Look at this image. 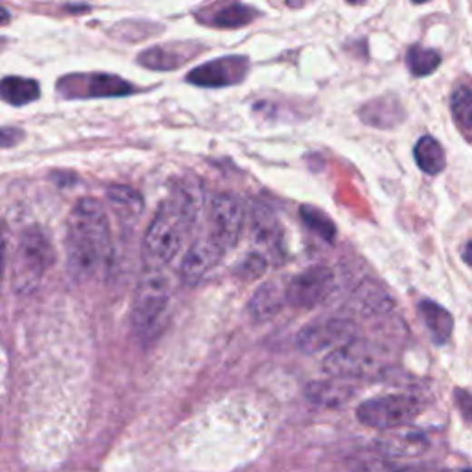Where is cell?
<instances>
[{"label":"cell","mask_w":472,"mask_h":472,"mask_svg":"<svg viewBox=\"0 0 472 472\" xmlns=\"http://www.w3.org/2000/svg\"><path fill=\"white\" fill-rule=\"evenodd\" d=\"M202 203L203 194L202 189L196 187V182L180 183L161 202L143 241V261L146 268L164 270L180 255L194 229Z\"/></svg>","instance_id":"6da1fadb"},{"label":"cell","mask_w":472,"mask_h":472,"mask_svg":"<svg viewBox=\"0 0 472 472\" xmlns=\"http://www.w3.org/2000/svg\"><path fill=\"white\" fill-rule=\"evenodd\" d=\"M113 241L103 205L94 198H82L69 214L65 234L67 271L74 280H91L111 261Z\"/></svg>","instance_id":"7a4b0ae2"},{"label":"cell","mask_w":472,"mask_h":472,"mask_svg":"<svg viewBox=\"0 0 472 472\" xmlns=\"http://www.w3.org/2000/svg\"><path fill=\"white\" fill-rule=\"evenodd\" d=\"M172 303V284L159 268H146L132 303V325L141 339H153L162 330Z\"/></svg>","instance_id":"3957f363"},{"label":"cell","mask_w":472,"mask_h":472,"mask_svg":"<svg viewBox=\"0 0 472 472\" xmlns=\"http://www.w3.org/2000/svg\"><path fill=\"white\" fill-rule=\"evenodd\" d=\"M55 261L48 236L37 229H26L21 236L14 261V288L19 293L34 291Z\"/></svg>","instance_id":"277c9868"},{"label":"cell","mask_w":472,"mask_h":472,"mask_svg":"<svg viewBox=\"0 0 472 472\" xmlns=\"http://www.w3.org/2000/svg\"><path fill=\"white\" fill-rule=\"evenodd\" d=\"M382 349L369 339L354 338L352 341L329 352L323 362V371L329 377L339 379H362L382 368Z\"/></svg>","instance_id":"5b68a950"},{"label":"cell","mask_w":472,"mask_h":472,"mask_svg":"<svg viewBox=\"0 0 472 472\" xmlns=\"http://www.w3.org/2000/svg\"><path fill=\"white\" fill-rule=\"evenodd\" d=\"M421 404L408 395H384L359 406V421L369 428L389 430L411 423L419 416Z\"/></svg>","instance_id":"8992f818"},{"label":"cell","mask_w":472,"mask_h":472,"mask_svg":"<svg viewBox=\"0 0 472 472\" xmlns=\"http://www.w3.org/2000/svg\"><path fill=\"white\" fill-rule=\"evenodd\" d=\"M336 288V275L327 266H312L286 282L288 307L312 310L320 307Z\"/></svg>","instance_id":"52a82bcc"},{"label":"cell","mask_w":472,"mask_h":472,"mask_svg":"<svg viewBox=\"0 0 472 472\" xmlns=\"http://www.w3.org/2000/svg\"><path fill=\"white\" fill-rule=\"evenodd\" d=\"M246 227V207L232 194H216L209 207L207 232L225 250L239 244Z\"/></svg>","instance_id":"ba28073f"},{"label":"cell","mask_w":472,"mask_h":472,"mask_svg":"<svg viewBox=\"0 0 472 472\" xmlns=\"http://www.w3.org/2000/svg\"><path fill=\"white\" fill-rule=\"evenodd\" d=\"M359 338V327L347 318H321L298 334V347L307 354H329L338 347Z\"/></svg>","instance_id":"9c48e42d"},{"label":"cell","mask_w":472,"mask_h":472,"mask_svg":"<svg viewBox=\"0 0 472 472\" xmlns=\"http://www.w3.org/2000/svg\"><path fill=\"white\" fill-rule=\"evenodd\" d=\"M250 227L255 251L264 255L270 264L282 262V227L275 212L262 203H253L250 211Z\"/></svg>","instance_id":"30bf717a"},{"label":"cell","mask_w":472,"mask_h":472,"mask_svg":"<svg viewBox=\"0 0 472 472\" xmlns=\"http://www.w3.org/2000/svg\"><path fill=\"white\" fill-rule=\"evenodd\" d=\"M227 251L212 239L209 232H205L200 239H196L189 251L185 253L180 268V275L185 284H198L202 282L223 259Z\"/></svg>","instance_id":"8fae6325"},{"label":"cell","mask_w":472,"mask_h":472,"mask_svg":"<svg viewBox=\"0 0 472 472\" xmlns=\"http://www.w3.org/2000/svg\"><path fill=\"white\" fill-rule=\"evenodd\" d=\"M250 64L246 57L229 55L220 57L214 62H209L198 69H194L187 80L200 87H229L234 84H241L248 74Z\"/></svg>","instance_id":"7c38bea8"},{"label":"cell","mask_w":472,"mask_h":472,"mask_svg":"<svg viewBox=\"0 0 472 472\" xmlns=\"http://www.w3.org/2000/svg\"><path fill=\"white\" fill-rule=\"evenodd\" d=\"M57 89L65 96H124L133 91V87L118 76L111 74H85V76H67L57 84Z\"/></svg>","instance_id":"4fadbf2b"},{"label":"cell","mask_w":472,"mask_h":472,"mask_svg":"<svg viewBox=\"0 0 472 472\" xmlns=\"http://www.w3.org/2000/svg\"><path fill=\"white\" fill-rule=\"evenodd\" d=\"M284 307H288L286 282L280 279H271L255 290L250 301V314L253 321L262 323L273 320Z\"/></svg>","instance_id":"5bb4252c"},{"label":"cell","mask_w":472,"mask_h":472,"mask_svg":"<svg viewBox=\"0 0 472 472\" xmlns=\"http://www.w3.org/2000/svg\"><path fill=\"white\" fill-rule=\"evenodd\" d=\"M196 54L198 52H196L194 44L172 43V44H164V46H153V48L143 52L139 62L144 67H150L155 71H172L175 67L187 64L189 59L194 57Z\"/></svg>","instance_id":"9a60e30c"},{"label":"cell","mask_w":472,"mask_h":472,"mask_svg":"<svg viewBox=\"0 0 472 472\" xmlns=\"http://www.w3.org/2000/svg\"><path fill=\"white\" fill-rule=\"evenodd\" d=\"M349 379H339V377H330V380H321V382H312L307 389V395L312 402L332 408L347 402V398L352 395V388L347 382Z\"/></svg>","instance_id":"2e32d148"},{"label":"cell","mask_w":472,"mask_h":472,"mask_svg":"<svg viewBox=\"0 0 472 472\" xmlns=\"http://www.w3.org/2000/svg\"><path fill=\"white\" fill-rule=\"evenodd\" d=\"M3 100L10 105H26L39 98V84L35 80L21 78V76H6L0 85Z\"/></svg>","instance_id":"e0dca14e"},{"label":"cell","mask_w":472,"mask_h":472,"mask_svg":"<svg viewBox=\"0 0 472 472\" xmlns=\"http://www.w3.org/2000/svg\"><path fill=\"white\" fill-rule=\"evenodd\" d=\"M419 312L427 323V329L436 343H445L452 332V316L432 301H423Z\"/></svg>","instance_id":"ac0fdd59"},{"label":"cell","mask_w":472,"mask_h":472,"mask_svg":"<svg viewBox=\"0 0 472 472\" xmlns=\"http://www.w3.org/2000/svg\"><path fill=\"white\" fill-rule=\"evenodd\" d=\"M413 155H416L418 166L425 173H430V175L439 173L447 164L441 144L434 137H428V135L419 139V143L416 144V150H413Z\"/></svg>","instance_id":"d6986e66"},{"label":"cell","mask_w":472,"mask_h":472,"mask_svg":"<svg viewBox=\"0 0 472 472\" xmlns=\"http://www.w3.org/2000/svg\"><path fill=\"white\" fill-rule=\"evenodd\" d=\"M257 14L250 8L244 6L241 3H232V5H220L218 8H214L212 15L209 17V25L220 26V28H236V26H244L248 25Z\"/></svg>","instance_id":"ffe728a7"},{"label":"cell","mask_w":472,"mask_h":472,"mask_svg":"<svg viewBox=\"0 0 472 472\" xmlns=\"http://www.w3.org/2000/svg\"><path fill=\"white\" fill-rule=\"evenodd\" d=\"M450 109L456 126L463 133H472V89L457 87L450 98Z\"/></svg>","instance_id":"44dd1931"},{"label":"cell","mask_w":472,"mask_h":472,"mask_svg":"<svg viewBox=\"0 0 472 472\" xmlns=\"http://www.w3.org/2000/svg\"><path fill=\"white\" fill-rule=\"evenodd\" d=\"M406 62H408V67L413 76H428L439 67L441 57L436 50L413 46L408 52Z\"/></svg>","instance_id":"7402d4cb"},{"label":"cell","mask_w":472,"mask_h":472,"mask_svg":"<svg viewBox=\"0 0 472 472\" xmlns=\"http://www.w3.org/2000/svg\"><path fill=\"white\" fill-rule=\"evenodd\" d=\"M301 216L305 220V225L318 236H321V239L332 241L336 236V225L330 221L329 216H325V212H321L314 207H303Z\"/></svg>","instance_id":"603a6c76"},{"label":"cell","mask_w":472,"mask_h":472,"mask_svg":"<svg viewBox=\"0 0 472 472\" xmlns=\"http://www.w3.org/2000/svg\"><path fill=\"white\" fill-rule=\"evenodd\" d=\"M109 202L116 207V211H128L130 214H139L143 211V200L141 196L126 187H111L109 192Z\"/></svg>","instance_id":"cb8c5ba5"},{"label":"cell","mask_w":472,"mask_h":472,"mask_svg":"<svg viewBox=\"0 0 472 472\" xmlns=\"http://www.w3.org/2000/svg\"><path fill=\"white\" fill-rule=\"evenodd\" d=\"M463 261L468 264V266H472V241L465 246V250H463Z\"/></svg>","instance_id":"d4e9b609"},{"label":"cell","mask_w":472,"mask_h":472,"mask_svg":"<svg viewBox=\"0 0 472 472\" xmlns=\"http://www.w3.org/2000/svg\"><path fill=\"white\" fill-rule=\"evenodd\" d=\"M347 3H349V5H364L366 0H347Z\"/></svg>","instance_id":"484cf974"}]
</instances>
